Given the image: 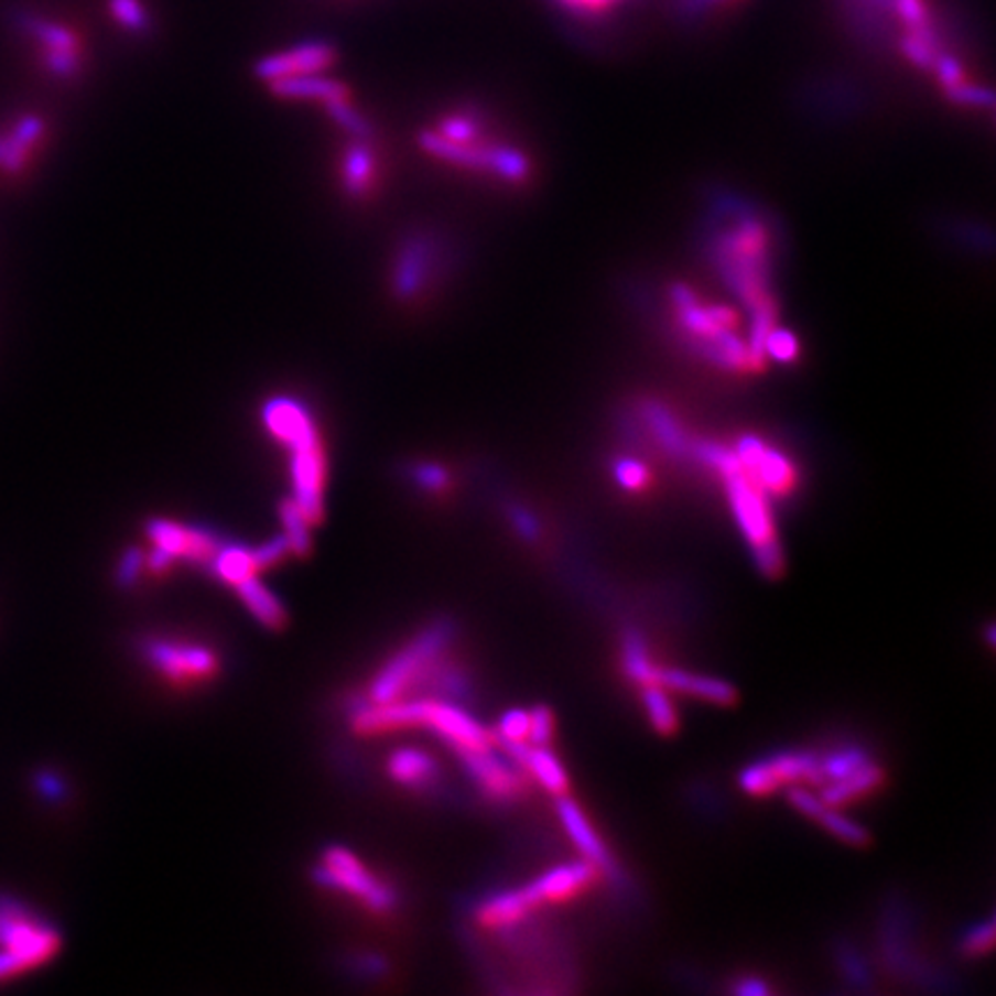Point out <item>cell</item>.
Instances as JSON below:
<instances>
[{
    "label": "cell",
    "mask_w": 996,
    "mask_h": 996,
    "mask_svg": "<svg viewBox=\"0 0 996 996\" xmlns=\"http://www.w3.org/2000/svg\"><path fill=\"white\" fill-rule=\"evenodd\" d=\"M44 137V122L37 116H23L8 134H0V171L19 173L26 166Z\"/></svg>",
    "instance_id": "obj_20"
},
{
    "label": "cell",
    "mask_w": 996,
    "mask_h": 996,
    "mask_svg": "<svg viewBox=\"0 0 996 996\" xmlns=\"http://www.w3.org/2000/svg\"><path fill=\"white\" fill-rule=\"evenodd\" d=\"M208 570L213 575L231 588H236L238 584H242L245 580H252L261 575V565L257 559V550L255 546H245V544H231L224 542L219 546V552L215 554V559L210 561Z\"/></svg>",
    "instance_id": "obj_23"
},
{
    "label": "cell",
    "mask_w": 996,
    "mask_h": 996,
    "mask_svg": "<svg viewBox=\"0 0 996 996\" xmlns=\"http://www.w3.org/2000/svg\"><path fill=\"white\" fill-rule=\"evenodd\" d=\"M143 660L171 685H202L213 681L219 671V656L206 643L151 637L141 646Z\"/></svg>",
    "instance_id": "obj_6"
},
{
    "label": "cell",
    "mask_w": 996,
    "mask_h": 996,
    "mask_svg": "<svg viewBox=\"0 0 996 996\" xmlns=\"http://www.w3.org/2000/svg\"><path fill=\"white\" fill-rule=\"evenodd\" d=\"M533 909H535V905L531 902L529 892L524 888L504 890V892L491 895V898H487L480 905L478 920H480V925H485L489 930H506V928L521 923V920H524Z\"/></svg>",
    "instance_id": "obj_22"
},
{
    "label": "cell",
    "mask_w": 996,
    "mask_h": 996,
    "mask_svg": "<svg viewBox=\"0 0 996 996\" xmlns=\"http://www.w3.org/2000/svg\"><path fill=\"white\" fill-rule=\"evenodd\" d=\"M455 622L441 618L420 630L407 646H402L371 679L365 700L388 704L409 700V694L422 690L434 664L447 653L455 639Z\"/></svg>",
    "instance_id": "obj_2"
},
{
    "label": "cell",
    "mask_w": 996,
    "mask_h": 996,
    "mask_svg": "<svg viewBox=\"0 0 996 996\" xmlns=\"http://www.w3.org/2000/svg\"><path fill=\"white\" fill-rule=\"evenodd\" d=\"M803 780L824 782V778H821V757L795 750L780 753L743 768L738 776V787L750 795H770L787 784Z\"/></svg>",
    "instance_id": "obj_9"
},
{
    "label": "cell",
    "mask_w": 996,
    "mask_h": 996,
    "mask_svg": "<svg viewBox=\"0 0 996 996\" xmlns=\"http://www.w3.org/2000/svg\"><path fill=\"white\" fill-rule=\"evenodd\" d=\"M23 26L26 31L37 37L44 46V61L54 74L58 77H74L79 69V61H82V52H79V40L69 29L61 26V23L46 21V19H37V17H26L23 19Z\"/></svg>",
    "instance_id": "obj_14"
},
{
    "label": "cell",
    "mask_w": 996,
    "mask_h": 996,
    "mask_svg": "<svg viewBox=\"0 0 996 996\" xmlns=\"http://www.w3.org/2000/svg\"><path fill=\"white\" fill-rule=\"evenodd\" d=\"M280 517H282V535L289 542V550L293 556H307L312 550V535L310 529L312 524L307 521V517L303 515V510L295 506L293 498H284L280 504Z\"/></svg>",
    "instance_id": "obj_30"
},
{
    "label": "cell",
    "mask_w": 996,
    "mask_h": 996,
    "mask_svg": "<svg viewBox=\"0 0 996 996\" xmlns=\"http://www.w3.org/2000/svg\"><path fill=\"white\" fill-rule=\"evenodd\" d=\"M881 782H884V770L875 764H865L863 768L854 770V773L844 776L840 780H833L824 789V793H821V801L831 808H842L846 803L860 799V795L875 791Z\"/></svg>",
    "instance_id": "obj_25"
},
{
    "label": "cell",
    "mask_w": 996,
    "mask_h": 996,
    "mask_svg": "<svg viewBox=\"0 0 996 996\" xmlns=\"http://www.w3.org/2000/svg\"><path fill=\"white\" fill-rule=\"evenodd\" d=\"M622 664H626L628 676L641 688L656 685L660 679V667L651 660L649 649H646V643L639 632L626 635V641H622Z\"/></svg>",
    "instance_id": "obj_28"
},
{
    "label": "cell",
    "mask_w": 996,
    "mask_h": 996,
    "mask_svg": "<svg viewBox=\"0 0 996 996\" xmlns=\"http://www.w3.org/2000/svg\"><path fill=\"white\" fill-rule=\"evenodd\" d=\"M736 992L745 994V996H761V994H768V985H764L759 978H747L745 983H740L736 987Z\"/></svg>",
    "instance_id": "obj_46"
},
{
    "label": "cell",
    "mask_w": 996,
    "mask_h": 996,
    "mask_svg": "<svg viewBox=\"0 0 996 996\" xmlns=\"http://www.w3.org/2000/svg\"><path fill=\"white\" fill-rule=\"evenodd\" d=\"M994 943V923L992 920H985V923H978L976 928H971L964 939H962V951L966 955H983L992 949Z\"/></svg>",
    "instance_id": "obj_42"
},
{
    "label": "cell",
    "mask_w": 996,
    "mask_h": 996,
    "mask_svg": "<svg viewBox=\"0 0 996 996\" xmlns=\"http://www.w3.org/2000/svg\"><path fill=\"white\" fill-rule=\"evenodd\" d=\"M865 764H869V759L860 747H842V750L831 753L829 757H821V778L833 782L854 773V770L863 768Z\"/></svg>",
    "instance_id": "obj_34"
},
{
    "label": "cell",
    "mask_w": 996,
    "mask_h": 996,
    "mask_svg": "<svg viewBox=\"0 0 996 996\" xmlns=\"http://www.w3.org/2000/svg\"><path fill=\"white\" fill-rule=\"evenodd\" d=\"M597 875V867L591 860H580V863H567V865H559L546 869L544 875H540L535 881H531L524 890L529 892L531 902L544 905V902H563L575 898L577 892H582L586 886L593 884Z\"/></svg>",
    "instance_id": "obj_15"
},
{
    "label": "cell",
    "mask_w": 996,
    "mask_h": 996,
    "mask_svg": "<svg viewBox=\"0 0 996 996\" xmlns=\"http://www.w3.org/2000/svg\"><path fill=\"white\" fill-rule=\"evenodd\" d=\"M614 478L626 491H641V489H646V485H649L651 473H649V468H646V464H641L632 457H620L614 464Z\"/></svg>",
    "instance_id": "obj_35"
},
{
    "label": "cell",
    "mask_w": 996,
    "mask_h": 996,
    "mask_svg": "<svg viewBox=\"0 0 996 996\" xmlns=\"http://www.w3.org/2000/svg\"><path fill=\"white\" fill-rule=\"evenodd\" d=\"M109 10L122 29L132 33H143L148 29V14L141 0H109Z\"/></svg>",
    "instance_id": "obj_36"
},
{
    "label": "cell",
    "mask_w": 996,
    "mask_h": 996,
    "mask_svg": "<svg viewBox=\"0 0 996 996\" xmlns=\"http://www.w3.org/2000/svg\"><path fill=\"white\" fill-rule=\"evenodd\" d=\"M240 597V603L247 607V611L259 620L268 630H282L289 620L286 607L282 605L280 597L272 593L259 577L245 580L234 588Z\"/></svg>",
    "instance_id": "obj_24"
},
{
    "label": "cell",
    "mask_w": 996,
    "mask_h": 996,
    "mask_svg": "<svg viewBox=\"0 0 996 996\" xmlns=\"http://www.w3.org/2000/svg\"><path fill=\"white\" fill-rule=\"evenodd\" d=\"M658 683L671 692H681L715 706H732L738 700V692L732 683L706 674H692L685 669H660Z\"/></svg>",
    "instance_id": "obj_18"
},
{
    "label": "cell",
    "mask_w": 996,
    "mask_h": 996,
    "mask_svg": "<svg viewBox=\"0 0 996 996\" xmlns=\"http://www.w3.org/2000/svg\"><path fill=\"white\" fill-rule=\"evenodd\" d=\"M498 743H529V713L527 711H508L496 727Z\"/></svg>",
    "instance_id": "obj_38"
},
{
    "label": "cell",
    "mask_w": 996,
    "mask_h": 996,
    "mask_svg": "<svg viewBox=\"0 0 996 996\" xmlns=\"http://www.w3.org/2000/svg\"><path fill=\"white\" fill-rule=\"evenodd\" d=\"M415 704V727H425L443 738L455 753L480 750L494 745V736L473 717L466 708L455 702L443 700H413Z\"/></svg>",
    "instance_id": "obj_8"
},
{
    "label": "cell",
    "mask_w": 996,
    "mask_h": 996,
    "mask_svg": "<svg viewBox=\"0 0 996 996\" xmlns=\"http://www.w3.org/2000/svg\"><path fill=\"white\" fill-rule=\"evenodd\" d=\"M314 881L323 888L337 890L358 900L374 913H388L397 907V890L381 879L344 846H331L323 852L321 863L314 869Z\"/></svg>",
    "instance_id": "obj_5"
},
{
    "label": "cell",
    "mask_w": 996,
    "mask_h": 996,
    "mask_svg": "<svg viewBox=\"0 0 996 996\" xmlns=\"http://www.w3.org/2000/svg\"><path fill=\"white\" fill-rule=\"evenodd\" d=\"M143 572H145V552L141 546H130V550H124L122 556L118 559L116 584L122 588H130L141 580Z\"/></svg>",
    "instance_id": "obj_37"
},
{
    "label": "cell",
    "mask_w": 996,
    "mask_h": 996,
    "mask_svg": "<svg viewBox=\"0 0 996 996\" xmlns=\"http://www.w3.org/2000/svg\"><path fill=\"white\" fill-rule=\"evenodd\" d=\"M266 430L289 451L291 498L312 527L326 515L328 455L312 411L291 397H272L263 404Z\"/></svg>",
    "instance_id": "obj_1"
},
{
    "label": "cell",
    "mask_w": 996,
    "mask_h": 996,
    "mask_svg": "<svg viewBox=\"0 0 996 996\" xmlns=\"http://www.w3.org/2000/svg\"><path fill=\"white\" fill-rule=\"evenodd\" d=\"M643 420L649 425L653 439L664 447L669 455L683 457L690 451L692 436L681 427V422L671 415L662 404H643Z\"/></svg>",
    "instance_id": "obj_27"
},
{
    "label": "cell",
    "mask_w": 996,
    "mask_h": 996,
    "mask_svg": "<svg viewBox=\"0 0 996 996\" xmlns=\"http://www.w3.org/2000/svg\"><path fill=\"white\" fill-rule=\"evenodd\" d=\"M35 789L42 795L44 801L48 803H63L67 799V784L65 780L56 773V770H37L35 776Z\"/></svg>",
    "instance_id": "obj_41"
},
{
    "label": "cell",
    "mask_w": 996,
    "mask_h": 996,
    "mask_svg": "<svg viewBox=\"0 0 996 996\" xmlns=\"http://www.w3.org/2000/svg\"><path fill=\"white\" fill-rule=\"evenodd\" d=\"M342 187L351 198H367L379 183V160L369 139H354L342 155Z\"/></svg>",
    "instance_id": "obj_17"
},
{
    "label": "cell",
    "mask_w": 996,
    "mask_h": 996,
    "mask_svg": "<svg viewBox=\"0 0 996 996\" xmlns=\"http://www.w3.org/2000/svg\"><path fill=\"white\" fill-rule=\"evenodd\" d=\"M506 755L519 764L521 768L531 773L546 791L554 795H563L570 789V780L563 764L546 750V745H531V743H501Z\"/></svg>",
    "instance_id": "obj_16"
},
{
    "label": "cell",
    "mask_w": 996,
    "mask_h": 996,
    "mask_svg": "<svg viewBox=\"0 0 996 996\" xmlns=\"http://www.w3.org/2000/svg\"><path fill=\"white\" fill-rule=\"evenodd\" d=\"M63 937L35 909L14 895L0 892V983L52 960Z\"/></svg>",
    "instance_id": "obj_3"
},
{
    "label": "cell",
    "mask_w": 996,
    "mask_h": 996,
    "mask_svg": "<svg viewBox=\"0 0 996 996\" xmlns=\"http://www.w3.org/2000/svg\"><path fill=\"white\" fill-rule=\"evenodd\" d=\"M418 143L422 151L441 162L473 171H485L491 173L494 178H501L506 183L515 185L527 183L531 176V162L527 160L524 153H519L512 145L489 143L485 139L470 143H455L439 137L434 130L420 132Z\"/></svg>",
    "instance_id": "obj_4"
},
{
    "label": "cell",
    "mask_w": 996,
    "mask_h": 996,
    "mask_svg": "<svg viewBox=\"0 0 996 996\" xmlns=\"http://www.w3.org/2000/svg\"><path fill=\"white\" fill-rule=\"evenodd\" d=\"M386 768L390 780L411 789H425L439 778L434 757L420 747H397L390 753Z\"/></svg>",
    "instance_id": "obj_21"
},
{
    "label": "cell",
    "mask_w": 996,
    "mask_h": 996,
    "mask_svg": "<svg viewBox=\"0 0 996 996\" xmlns=\"http://www.w3.org/2000/svg\"><path fill=\"white\" fill-rule=\"evenodd\" d=\"M764 354L773 356L778 362H791L795 354H799V344H795V337L789 331L773 328L764 342Z\"/></svg>",
    "instance_id": "obj_39"
},
{
    "label": "cell",
    "mask_w": 996,
    "mask_h": 996,
    "mask_svg": "<svg viewBox=\"0 0 996 996\" xmlns=\"http://www.w3.org/2000/svg\"><path fill=\"white\" fill-rule=\"evenodd\" d=\"M323 109H326L331 113V118L339 124V128L344 132L351 134L354 139H369L371 137V122L351 105V99H348V97L333 99V102L323 105Z\"/></svg>",
    "instance_id": "obj_32"
},
{
    "label": "cell",
    "mask_w": 996,
    "mask_h": 996,
    "mask_svg": "<svg viewBox=\"0 0 996 996\" xmlns=\"http://www.w3.org/2000/svg\"><path fill=\"white\" fill-rule=\"evenodd\" d=\"M466 773L478 782V787L494 801H512L521 793V778L512 768V759L501 757L494 745L480 747V750H462L457 753Z\"/></svg>",
    "instance_id": "obj_13"
},
{
    "label": "cell",
    "mask_w": 996,
    "mask_h": 996,
    "mask_svg": "<svg viewBox=\"0 0 996 996\" xmlns=\"http://www.w3.org/2000/svg\"><path fill=\"white\" fill-rule=\"evenodd\" d=\"M145 535L153 546H158L173 561H187L202 567H208L219 552V546L227 542L219 533L206 527L181 524V521L160 517L148 521Z\"/></svg>",
    "instance_id": "obj_10"
},
{
    "label": "cell",
    "mask_w": 996,
    "mask_h": 996,
    "mask_svg": "<svg viewBox=\"0 0 996 996\" xmlns=\"http://www.w3.org/2000/svg\"><path fill=\"white\" fill-rule=\"evenodd\" d=\"M337 52L328 42H305L297 44L289 52L266 56L257 63L255 72L257 77L266 84L282 82V79H295V77H310V74H321L335 65Z\"/></svg>",
    "instance_id": "obj_12"
},
{
    "label": "cell",
    "mask_w": 996,
    "mask_h": 996,
    "mask_svg": "<svg viewBox=\"0 0 996 996\" xmlns=\"http://www.w3.org/2000/svg\"><path fill=\"white\" fill-rule=\"evenodd\" d=\"M734 453L750 476L766 494L787 496L795 485L793 464L776 447L766 445L757 436H743L736 441Z\"/></svg>",
    "instance_id": "obj_11"
},
{
    "label": "cell",
    "mask_w": 996,
    "mask_h": 996,
    "mask_svg": "<svg viewBox=\"0 0 996 996\" xmlns=\"http://www.w3.org/2000/svg\"><path fill=\"white\" fill-rule=\"evenodd\" d=\"M556 810H559V819H561L563 829L567 831L570 840L575 842V846L580 849V854H582L586 860H591L597 869H607V872H611V869H614L611 856H609V852L605 849L603 840L597 837V833L593 831V826L586 821L582 808H580L575 801H572V799H567V795L563 793V795H559Z\"/></svg>",
    "instance_id": "obj_19"
},
{
    "label": "cell",
    "mask_w": 996,
    "mask_h": 996,
    "mask_svg": "<svg viewBox=\"0 0 996 996\" xmlns=\"http://www.w3.org/2000/svg\"><path fill=\"white\" fill-rule=\"evenodd\" d=\"M360 968H362V974L379 976V974H383V971H386V962H383L381 957L365 955V957H360Z\"/></svg>",
    "instance_id": "obj_45"
},
{
    "label": "cell",
    "mask_w": 996,
    "mask_h": 996,
    "mask_svg": "<svg viewBox=\"0 0 996 996\" xmlns=\"http://www.w3.org/2000/svg\"><path fill=\"white\" fill-rule=\"evenodd\" d=\"M641 700H643L646 713H649L651 725H653V729L658 734L669 736V734H674L679 729V713H676L674 702H671L667 688H662L658 683L656 685H643Z\"/></svg>",
    "instance_id": "obj_29"
},
{
    "label": "cell",
    "mask_w": 996,
    "mask_h": 996,
    "mask_svg": "<svg viewBox=\"0 0 996 996\" xmlns=\"http://www.w3.org/2000/svg\"><path fill=\"white\" fill-rule=\"evenodd\" d=\"M618 3V0H577V10H586V12H600L609 6Z\"/></svg>",
    "instance_id": "obj_47"
},
{
    "label": "cell",
    "mask_w": 996,
    "mask_h": 996,
    "mask_svg": "<svg viewBox=\"0 0 996 996\" xmlns=\"http://www.w3.org/2000/svg\"><path fill=\"white\" fill-rule=\"evenodd\" d=\"M561 3H565V6L572 8V10H577V0H561Z\"/></svg>",
    "instance_id": "obj_48"
},
{
    "label": "cell",
    "mask_w": 996,
    "mask_h": 996,
    "mask_svg": "<svg viewBox=\"0 0 996 996\" xmlns=\"http://www.w3.org/2000/svg\"><path fill=\"white\" fill-rule=\"evenodd\" d=\"M722 3H727V0H679L681 12L690 14V17L704 14V12H708V10H713V8L722 6Z\"/></svg>",
    "instance_id": "obj_44"
},
{
    "label": "cell",
    "mask_w": 996,
    "mask_h": 996,
    "mask_svg": "<svg viewBox=\"0 0 996 996\" xmlns=\"http://www.w3.org/2000/svg\"><path fill=\"white\" fill-rule=\"evenodd\" d=\"M441 263L443 249L434 236L420 231L404 238L390 268V291L394 301L404 305L422 301L430 286L439 280L436 272Z\"/></svg>",
    "instance_id": "obj_7"
},
{
    "label": "cell",
    "mask_w": 996,
    "mask_h": 996,
    "mask_svg": "<svg viewBox=\"0 0 996 996\" xmlns=\"http://www.w3.org/2000/svg\"><path fill=\"white\" fill-rule=\"evenodd\" d=\"M407 476L413 487H418L420 491H427V494H445L447 489H451V480H453L447 468L436 462H415L407 468Z\"/></svg>",
    "instance_id": "obj_33"
},
{
    "label": "cell",
    "mask_w": 996,
    "mask_h": 996,
    "mask_svg": "<svg viewBox=\"0 0 996 996\" xmlns=\"http://www.w3.org/2000/svg\"><path fill=\"white\" fill-rule=\"evenodd\" d=\"M508 519L512 521L515 531H517L521 538H524V540H535V538L540 535L538 519H535L527 508H521V506L508 508Z\"/></svg>",
    "instance_id": "obj_43"
},
{
    "label": "cell",
    "mask_w": 996,
    "mask_h": 996,
    "mask_svg": "<svg viewBox=\"0 0 996 996\" xmlns=\"http://www.w3.org/2000/svg\"><path fill=\"white\" fill-rule=\"evenodd\" d=\"M554 734V713L546 706H538L529 713V743L546 745Z\"/></svg>",
    "instance_id": "obj_40"
},
{
    "label": "cell",
    "mask_w": 996,
    "mask_h": 996,
    "mask_svg": "<svg viewBox=\"0 0 996 996\" xmlns=\"http://www.w3.org/2000/svg\"><path fill=\"white\" fill-rule=\"evenodd\" d=\"M272 95L286 97V99H316L321 105H328L333 99L348 97V88L335 79H326L321 74H310V77H295V79H282L268 84Z\"/></svg>",
    "instance_id": "obj_26"
},
{
    "label": "cell",
    "mask_w": 996,
    "mask_h": 996,
    "mask_svg": "<svg viewBox=\"0 0 996 996\" xmlns=\"http://www.w3.org/2000/svg\"><path fill=\"white\" fill-rule=\"evenodd\" d=\"M814 821H816V824L824 826L833 837L842 840L844 844H852V846L869 844L867 829L860 826L858 821L844 816L837 808H831V805L824 803V805H821V810L814 814Z\"/></svg>",
    "instance_id": "obj_31"
}]
</instances>
